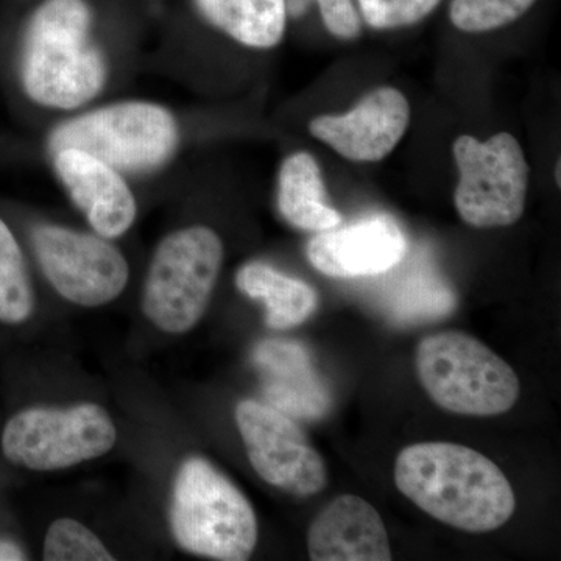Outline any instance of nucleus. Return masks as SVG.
Returning a JSON list of instances; mask_svg holds the SVG:
<instances>
[{"label":"nucleus","instance_id":"f257e3e1","mask_svg":"<svg viewBox=\"0 0 561 561\" xmlns=\"http://www.w3.org/2000/svg\"><path fill=\"white\" fill-rule=\"evenodd\" d=\"M394 483L416 507L454 529H500L516 508L515 491L483 454L448 442L416 443L394 461Z\"/></svg>","mask_w":561,"mask_h":561},{"label":"nucleus","instance_id":"f03ea898","mask_svg":"<svg viewBox=\"0 0 561 561\" xmlns=\"http://www.w3.org/2000/svg\"><path fill=\"white\" fill-rule=\"evenodd\" d=\"M87 0H44L25 31L21 80L28 98L51 110H76L105 87L106 66L91 43Z\"/></svg>","mask_w":561,"mask_h":561},{"label":"nucleus","instance_id":"7ed1b4c3","mask_svg":"<svg viewBox=\"0 0 561 561\" xmlns=\"http://www.w3.org/2000/svg\"><path fill=\"white\" fill-rule=\"evenodd\" d=\"M169 526L183 551L203 559L245 561L256 549L253 505L209 460L190 457L173 479Z\"/></svg>","mask_w":561,"mask_h":561},{"label":"nucleus","instance_id":"20e7f679","mask_svg":"<svg viewBox=\"0 0 561 561\" xmlns=\"http://www.w3.org/2000/svg\"><path fill=\"white\" fill-rule=\"evenodd\" d=\"M415 365L431 400L457 415H502L518 402L515 370L467 332L427 335L416 346Z\"/></svg>","mask_w":561,"mask_h":561},{"label":"nucleus","instance_id":"39448f33","mask_svg":"<svg viewBox=\"0 0 561 561\" xmlns=\"http://www.w3.org/2000/svg\"><path fill=\"white\" fill-rule=\"evenodd\" d=\"M224 264V243L208 227H187L162 239L144 284L142 311L168 334L197 327Z\"/></svg>","mask_w":561,"mask_h":561},{"label":"nucleus","instance_id":"423d86ee","mask_svg":"<svg viewBox=\"0 0 561 561\" xmlns=\"http://www.w3.org/2000/svg\"><path fill=\"white\" fill-rule=\"evenodd\" d=\"M180 130L171 111L150 102H122L66 121L51 131V153L79 149L121 173H149L171 160Z\"/></svg>","mask_w":561,"mask_h":561},{"label":"nucleus","instance_id":"0eeeda50","mask_svg":"<svg viewBox=\"0 0 561 561\" xmlns=\"http://www.w3.org/2000/svg\"><path fill=\"white\" fill-rule=\"evenodd\" d=\"M117 442L110 413L95 402L72 408H31L9 420L3 456L32 471H60L105 456Z\"/></svg>","mask_w":561,"mask_h":561},{"label":"nucleus","instance_id":"6e6552de","mask_svg":"<svg viewBox=\"0 0 561 561\" xmlns=\"http://www.w3.org/2000/svg\"><path fill=\"white\" fill-rule=\"evenodd\" d=\"M454 160L460 172L454 203L465 224L500 228L522 219L529 165L515 136L500 133L483 142L472 136H459L454 140Z\"/></svg>","mask_w":561,"mask_h":561},{"label":"nucleus","instance_id":"1a4fd4ad","mask_svg":"<svg viewBox=\"0 0 561 561\" xmlns=\"http://www.w3.org/2000/svg\"><path fill=\"white\" fill-rule=\"evenodd\" d=\"M32 243L51 287L73 305H108L127 287L128 262L102 236L41 225L33 231Z\"/></svg>","mask_w":561,"mask_h":561},{"label":"nucleus","instance_id":"9d476101","mask_svg":"<svg viewBox=\"0 0 561 561\" xmlns=\"http://www.w3.org/2000/svg\"><path fill=\"white\" fill-rule=\"evenodd\" d=\"M236 424L253 470L268 485L298 497L327 489V463L297 423L271 404L243 400Z\"/></svg>","mask_w":561,"mask_h":561},{"label":"nucleus","instance_id":"9b49d317","mask_svg":"<svg viewBox=\"0 0 561 561\" xmlns=\"http://www.w3.org/2000/svg\"><path fill=\"white\" fill-rule=\"evenodd\" d=\"M411 106L397 88H378L353 110L337 116H320L309 130L321 142L351 161L386 158L408 131Z\"/></svg>","mask_w":561,"mask_h":561},{"label":"nucleus","instance_id":"f8f14e48","mask_svg":"<svg viewBox=\"0 0 561 561\" xmlns=\"http://www.w3.org/2000/svg\"><path fill=\"white\" fill-rule=\"evenodd\" d=\"M308 260L332 278H362L390 272L404 260L408 239L389 216H375L321 231L309 242Z\"/></svg>","mask_w":561,"mask_h":561},{"label":"nucleus","instance_id":"ddd939ff","mask_svg":"<svg viewBox=\"0 0 561 561\" xmlns=\"http://www.w3.org/2000/svg\"><path fill=\"white\" fill-rule=\"evenodd\" d=\"M54 162L62 186L95 234L116 239L130 230L138 205L121 172L79 149L55 151Z\"/></svg>","mask_w":561,"mask_h":561},{"label":"nucleus","instance_id":"4468645a","mask_svg":"<svg viewBox=\"0 0 561 561\" xmlns=\"http://www.w3.org/2000/svg\"><path fill=\"white\" fill-rule=\"evenodd\" d=\"M313 561H390V538L378 511L356 494H342L308 531Z\"/></svg>","mask_w":561,"mask_h":561},{"label":"nucleus","instance_id":"2eb2a0df","mask_svg":"<svg viewBox=\"0 0 561 561\" xmlns=\"http://www.w3.org/2000/svg\"><path fill=\"white\" fill-rule=\"evenodd\" d=\"M254 364L264 378L268 402L287 415H323L330 408V394L319 382L308 351L289 341L261 342L254 348Z\"/></svg>","mask_w":561,"mask_h":561},{"label":"nucleus","instance_id":"dca6fc26","mask_svg":"<svg viewBox=\"0 0 561 561\" xmlns=\"http://www.w3.org/2000/svg\"><path fill=\"white\" fill-rule=\"evenodd\" d=\"M278 208L291 227L302 231H328L342 224L341 213L328 205L319 164L306 151L291 154L280 165Z\"/></svg>","mask_w":561,"mask_h":561},{"label":"nucleus","instance_id":"f3484780","mask_svg":"<svg viewBox=\"0 0 561 561\" xmlns=\"http://www.w3.org/2000/svg\"><path fill=\"white\" fill-rule=\"evenodd\" d=\"M236 286L247 297L265 302V323L275 331L305 323L319 306L313 287L261 261L242 265L236 275Z\"/></svg>","mask_w":561,"mask_h":561},{"label":"nucleus","instance_id":"a211bd4d","mask_svg":"<svg viewBox=\"0 0 561 561\" xmlns=\"http://www.w3.org/2000/svg\"><path fill=\"white\" fill-rule=\"evenodd\" d=\"M202 16L243 46L271 49L283 39L286 0H195Z\"/></svg>","mask_w":561,"mask_h":561},{"label":"nucleus","instance_id":"6ab92c4d","mask_svg":"<svg viewBox=\"0 0 561 561\" xmlns=\"http://www.w3.org/2000/svg\"><path fill=\"white\" fill-rule=\"evenodd\" d=\"M35 297L24 254L13 232L0 219V321L20 324L31 319Z\"/></svg>","mask_w":561,"mask_h":561},{"label":"nucleus","instance_id":"aec40b11","mask_svg":"<svg viewBox=\"0 0 561 561\" xmlns=\"http://www.w3.org/2000/svg\"><path fill=\"white\" fill-rule=\"evenodd\" d=\"M456 306L449 287L430 271H419L402 280L394 294L391 311L404 320H431L446 316Z\"/></svg>","mask_w":561,"mask_h":561},{"label":"nucleus","instance_id":"412c9836","mask_svg":"<svg viewBox=\"0 0 561 561\" xmlns=\"http://www.w3.org/2000/svg\"><path fill=\"white\" fill-rule=\"evenodd\" d=\"M43 556L46 561L114 560L101 538L72 518H60L50 524L44 538Z\"/></svg>","mask_w":561,"mask_h":561},{"label":"nucleus","instance_id":"4be33fe9","mask_svg":"<svg viewBox=\"0 0 561 561\" xmlns=\"http://www.w3.org/2000/svg\"><path fill=\"white\" fill-rule=\"evenodd\" d=\"M537 0H453L449 18L454 27L467 33L497 31L518 21Z\"/></svg>","mask_w":561,"mask_h":561},{"label":"nucleus","instance_id":"5701e85b","mask_svg":"<svg viewBox=\"0 0 561 561\" xmlns=\"http://www.w3.org/2000/svg\"><path fill=\"white\" fill-rule=\"evenodd\" d=\"M362 16L373 28L408 27L430 16L440 0H357Z\"/></svg>","mask_w":561,"mask_h":561},{"label":"nucleus","instance_id":"b1692460","mask_svg":"<svg viewBox=\"0 0 561 561\" xmlns=\"http://www.w3.org/2000/svg\"><path fill=\"white\" fill-rule=\"evenodd\" d=\"M319 5L324 25L332 35L342 39H353L360 35L359 13L353 0H313Z\"/></svg>","mask_w":561,"mask_h":561},{"label":"nucleus","instance_id":"393cba45","mask_svg":"<svg viewBox=\"0 0 561 561\" xmlns=\"http://www.w3.org/2000/svg\"><path fill=\"white\" fill-rule=\"evenodd\" d=\"M27 556L22 551L20 545L10 540H0V561H22Z\"/></svg>","mask_w":561,"mask_h":561},{"label":"nucleus","instance_id":"a878e982","mask_svg":"<svg viewBox=\"0 0 561 561\" xmlns=\"http://www.w3.org/2000/svg\"><path fill=\"white\" fill-rule=\"evenodd\" d=\"M312 3L313 0H286L287 16L301 18Z\"/></svg>","mask_w":561,"mask_h":561},{"label":"nucleus","instance_id":"bb28decb","mask_svg":"<svg viewBox=\"0 0 561 561\" xmlns=\"http://www.w3.org/2000/svg\"><path fill=\"white\" fill-rule=\"evenodd\" d=\"M560 169H561V165H560V160L557 161V173H556V176H557V186H560L561 184V180H560Z\"/></svg>","mask_w":561,"mask_h":561}]
</instances>
